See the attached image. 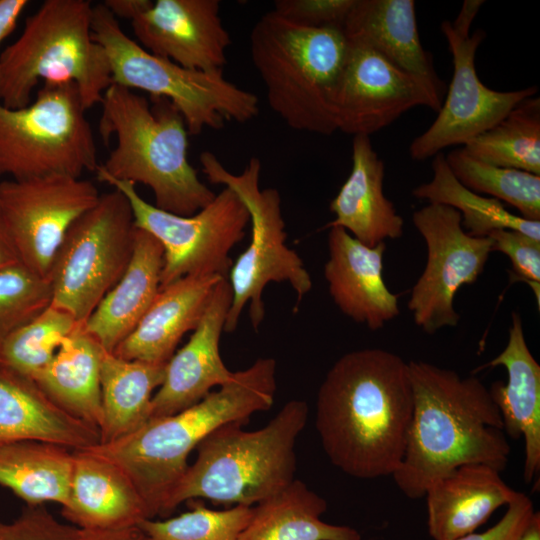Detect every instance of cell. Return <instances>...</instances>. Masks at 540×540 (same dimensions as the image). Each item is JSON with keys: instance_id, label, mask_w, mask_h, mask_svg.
Listing matches in <instances>:
<instances>
[{"instance_id": "cell-39", "label": "cell", "mask_w": 540, "mask_h": 540, "mask_svg": "<svg viewBox=\"0 0 540 540\" xmlns=\"http://www.w3.org/2000/svg\"><path fill=\"white\" fill-rule=\"evenodd\" d=\"M78 531L58 521L45 504H26L12 522L0 519V540H75Z\"/></svg>"}, {"instance_id": "cell-16", "label": "cell", "mask_w": 540, "mask_h": 540, "mask_svg": "<svg viewBox=\"0 0 540 540\" xmlns=\"http://www.w3.org/2000/svg\"><path fill=\"white\" fill-rule=\"evenodd\" d=\"M150 53L191 70H223L231 45L218 0H106Z\"/></svg>"}, {"instance_id": "cell-15", "label": "cell", "mask_w": 540, "mask_h": 540, "mask_svg": "<svg viewBox=\"0 0 540 540\" xmlns=\"http://www.w3.org/2000/svg\"><path fill=\"white\" fill-rule=\"evenodd\" d=\"M440 29L452 54L453 75L436 119L409 146L410 157L416 161L432 158L450 146H464L538 91L536 86L505 92L488 88L475 67L476 52L486 33L477 29L464 37L453 29L450 20L442 21Z\"/></svg>"}, {"instance_id": "cell-33", "label": "cell", "mask_w": 540, "mask_h": 540, "mask_svg": "<svg viewBox=\"0 0 540 540\" xmlns=\"http://www.w3.org/2000/svg\"><path fill=\"white\" fill-rule=\"evenodd\" d=\"M462 149L484 163L540 176V98L522 100Z\"/></svg>"}, {"instance_id": "cell-20", "label": "cell", "mask_w": 540, "mask_h": 540, "mask_svg": "<svg viewBox=\"0 0 540 540\" xmlns=\"http://www.w3.org/2000/svg\"><path fill=\"white\" fill-rule=\"evenodd\" d=\"M62 516L81 530H115L150 519L130 478L114 463L87 449L73 451Z\"/></svg>"}, {"instance_id": "cell-38", "label": "cell", "mask_w": 540, "mask_h": 540, "mask_svg": "<svg viewBox=\"0 0 540 540\" xmlns=\"http://www.w3.org/2000/svg\"><path fill=\"white\" fill-rule=\"evenodd\" d=\"M488 236L492 239V250L510 259V280L528 284L540 308V241L509 229H498Z\"/></svg>"}, {"instance_id": "cell-19", "label": "cell", "mask_w": 540, "mask_h": 540, "mask_svg": "<svg viewBox=\"0 0 540 540\" xmlns=\"http://www.w3.org/2000/svg\"><path fill=\"white\" fill-rule=\"evenodd\" d=\"M324 277L339 310L357 323L378 330L399 313L398 295L383 277L386 243L364 245L346 230L329 228Z\"/></svg>"}, {"instance_id": "cell-35", "label": "cell", "mask_w": 540, "mask_h": 540, "mask_svg": "<svg viewBox=\"0 0 540 540\" xmlns=\"http://www.w3.org/2000/svg\"><path fill=\"white\" fill-rule=\"evenodd\" d=\"M81 325L68 312L49 305L4 341L0 367L33 379Z\"/></svg>"}, {"instance_id": "cell-31", "label": "cell", "mask_w": 540, "mask_h": 540, "mask_svg": "<svg viewBox=\"0 0 540 540\" xmlns=\"http://www.w3.org/2000/svg\"><path fill=\"white\" fill-rule=\"evenodd\" d=\"M73 452L39 441L0 444V485L27 505L55 502L63 506L68 498Z\"/></svg>"}, {"instance_id": "cell-18", "label": "cell", "mask_w": 540, "mask_h": 540, "mask_svg": "<svg viewBox=\"0 0 540 540\" xmlns=\"http://www.w3.org/2000/svg\"><path fill=\"white\" fill-rule=\"evenodd\" d=\"M231 302V286L223 278L188 342L166 363L163 383L152 397L150 419L176 414L233 378L219 349Z\"/></svg>"}, {"instance_id": "cell-25", "label": "cell", "mask_w": 540, "mask_h": 540, "mask_svg": "<svg viewBox=\"0 0 540 540\" xmlns=\"http://www.w3.org/2000/svg\"><path fill=\"white\" fill-rule=\"evenodd\" d=\"M17 441L83 450L99 444L100 434L54 403L33 379L0 367V444Z\"/></svg>"}, {"instance_id": "cell-5", "label": "cell", "mask_w": 540, "mask_h": 540, "mask_svg": "<svg viewBox=\"0 0 540 540\" xmlns=\"http://www.w3.org/2000/svg\"><path fill=\"white\" fill-rule=\"evenodd\" d=\"M307 418V403L292 399L258 430H244L238 421L215 429L196 447L197 457L171 492L164 517L193 499L252 506L286 488L295 480V445Z\"/></svg>"}, {"instance_id": "cell-36", "label": "cell", "mask_w": 540, "mask_h": 540, "mask_svg": "<svg viewBox=\"0 0 540 540\" xmlns=\"http://www.w3.org/2000/svg\"><path fill=\"white\" fill-rule=\"evenodd\" d=\"M188 511L168 519H146L138 524L147 540H237L253 506L235 505L214 510L189 500Z\"/></svg>"}, {"instance_id": "cell-23", "label": "cell", "mask_w": 540, "mask_h": 540, "mask_svg": "<svg viewBox=\"0 0 540 540\" xmlns=\"http://www.w3.org/2000/svg\"><path fill=\"white\" fill-rule=\"evenodd\" d=\"M223 278L185 276L160 288L135 329L113 353L127 360L166 364L182 337L197 327Z\"/></svg>"}, {"instance_id": "cell-44", "label": "cell", "mask_w": 540, "mask_h": 540, "mask_svg": "<svg viewBox=\"0 0 540 540\" xmlns=\"http://www.w3.org/2000/svg\"><path fill=\"white\" fill-rule=\"evenodd\" d=\"M483 4V0H465L456 19L451 21L453 29L464 37L470 36L472 22Z\"/></svg>"}, {"instance_id": "cell-46", "label": "cell", "mask_w": 540, "mask_h": 540, "mask_svg": "<svg viewBox=\"0 0 540 540\" xmlns=\"http://www.w3.org/2000/svg\"><path fill=\"white\" fill-rule=\"evenodd\" d=\"M517 540H540V513L534 511L526 528Z\"/></svg>"}, {"instance_id": "cell-1", "label": "cell", "mask_w": 540, "mask_h": 540, "mask_svg": "<svg viewBox=\"0 0 540 540\" xmlns=\"http://www.w3.org/2000/svg\"><path fill=\"white\" fill-rule=\"evenodd\" d=\"M413 413L408 362L382 349L350 351L331 366L316 398L315 426L330 462L358 479L392 476Z\"/></svg>"}, {"instance_id": "cell-22", "label": "cell", "mask_w": 540, "mask_h": 540, "mask_svg": "<svg viewBox=\"0 0 540 540\" xmlns=\"http://www.w3.org/2000/svg\"><path fill=\"white\" fill-rule=\"evenodd\" d=\"M497 366L506 369L507 382H493L489 392L505 434L524 439L523 478L530 483L540 471V365L527 345L522 318L515 311L505 348L483 367Z\"/></svg>"}, {"instance_id": "cell-28", "label": "cell", "mask_w": 540, "mask_h": 540, "mask_svg": "<svg viewBox=\"0 0 540 540\" xmlns=\"http://www.w3.org/2000/svg\"><path fill=\"white\" fill-rule=\"evenodd\" d=\"M103 350L81 325L33 378L54 403L98 430L102 421L100 360Z\"/></svg>"}, {"instance_id": "cell-3", "label": "cell", "mask_w": 540, "mask_h": 540, "mask_svg": "<svg viewBox=\"0 0 540 540\" xmlns=\"http://www.w3.org/2000/svg\"><path fill=\"white\" fill-rule=\"evenodd\" d=\"M276 361L260 357L196 404L149 419L134 432L87 450L117 465L142 497L150 519L164 517L167 500L188 467V456L211 432L248 422L269 410L276 392Z\"/></svg>"}, {"instance_id": "cell-37", "label": "cell", "mask_w": 540, "mask_h": 540, "mask_svg": "<svg viewBox=\"0 0 540 540\" xmlns=\"http://www.w3.org/2000/svg\"><path fill=\"white\" fill-rule=\"evenodd\" d=\"M51 303L50 284L23 264L0 271V348L20 326Z\"/></svg>"}, {"instance_id": "cell-29", "label": "cell", "mask_w": 540, "mask_h": 540, "mask_svg": "<svg viewBox=\"0 0 540 540\" xmlns=\"http://www.w3.org/2000/svg\"><path fill=\"white\" fill-rule=\"evenodd\" d=\"M327 502L295 479L253 507L237 540H361L353 527L324 522Z\"/></svg>"}, {"instance_id": "cell-40", "label": "cell", "mask_w": 540, "mask_h": 540, "mask_svg": "<svg viewBox=\"0 0 540 540\" xmlns=\"http://www.w3.org/2000/svg\"><path fill=\"white\" fill-rule=\"evenodd\" d=\"M355 0H276L281 17L308 28L343 29Z\"/></svg>"}, {"instance_id": "cell-41", "label": "cell", "mask_w": 540, "mask_h": 540, "mask_svg": "<svg viewBox=\"0 0 540 540\" xmlns=\"http://www.w3.org/2000/svg\"><path fill=\"white\" fill-rule=\"evenodd\" d=\"M534 511L530 497L517 492L514 499L507 505L505 514L495 525L486 531L473 532L457 540H517Z\"/></svg>"}, {"instance_id": "cell-26", "label": "cell", "mask_w": 540, "mask_h": 540, "mask_svg": "<svg viewBox=\"0 0 540 540\" xmlns=\"http://www.w3.org/2000/svg\"><path fill=\"white\" fill-rule=\"evenodd\" d=\"M501 472L484 464L460 466L436 480L426 491L427 526L433 540H457L475 532L518 491Z\"/></svg>"}, {"instance_id": "cell-45", "label": "cell", "mask_w": 540, "mask_h": 540, "mask_svg": "<svg viewBox=\"0 0 540 540\" xmlns=\"http://www.w3.org/2000/svg\"><path fill=\"white\" fill-rule=\"evenodd\" d=\"M18 263V253L0 212V271Z\"/></svg>"}, {"instance_id": "cell-43", "label": "cell", "mask_w": 540, "mask_h": 540, "mask_svg": "<svg viewBox=\"0 0 540 540\" xmlns=\"http://www.w3.org/2000/svg\"><path fill=\"white\" fill-rule=\"evenodd\" d=\"M27 0H0V43L15 29Z\"/></svg>"}, {"instance_id": "cell-21", "label": "cell", "mask_w": 540, "mask_h": 540, "mask_svg": "<svg viewBox=\"0 0 540 540\" xmlns=\"http://www.w3.org/2000/svg\"><path fill=\"white\" fill-rule=\"evenodd\" d=\"M342 31L348 43L374 50L443 100L446 84L420 41L413 0H355Z\"/></svg>"}, {"instance_id": "cell-12", "label": "cell", "mask_w": 540, "mask_h": 540, "mask_svg": "<svg viewBox=\"0 0 540 540\" xmlns=\"http://www.w3.org/2000/svg\"><path fill=\"white\" fill-rule=\"evenodd\" d=\"M96 176L127 197L135 226L162 245L160 288L185 276L228 277L233 264L230 251L244 238L250 224L249 211L236 192L225 187L195 214L181 216L145 201L131 182L99 172Z\"/></svg>"}, {"instance_id": "cell-27", "label": "cell", "mask_w": 540, "mask_h": 540, "mask_svg": "<svg viewBox=\"0 0 540 540\" xmlns=\"http://www.w3.org/2000/svg\"><path fill=\"white\" fill-rule=\"evenodd\" d=\"M163 264L160 242L136 227L124 274L82 325L105 351L113 353L140 322L159 292Z\"/></svg>"}, {"instance_id": "cell-11", "label": "cell", "mask_w": 540, "mask_h": 540, "mask_svg": "<svg viewBox=\"0 0 540 540\" xmlns=\"http://www.w3.org/2000/svg\"><path fill=\"white\" fill-rule=\"evenodd\" d=\"M135 229L127 197L116 189L100 194L95 206L71 225L55 253L47 276L50 305L83 325L124 274Z\"/></svg>"}, {"instance_id": "cell-4", "label": "cell", "mask_w": 540, "mask_h": 540, "mask_svg": "<svg viewBox=\"0 0 540 540\" xmlns=\"http://www.w3.org/2000/svg\"><path fill=\"white\" fill-rule=\"evenodd\" d=\"M147 98L112 84L104 92L99 132L116 146L96 172L148 186L155 206L190 216L215 198L188 161V131L176 107L167 99ZM95 172V173H96Z\"/></svg>"}, {"instance_id": "cell-8", "label": "cell", "mask_w": 540, "mask_h": 540, "mask_svg": "<svg viewBox=\"0 0 540 540\" xmlns=\"http://www.w3.org/2000/svg\"><path fill=\"white\" fill-rule=\"evenodd\" d=\"M91 28L107 54L112 84L169 100L182 115L189 134L258 116L256 94L228 81L223 70H191L150 53L123 32L103 3L93 6Z\"/></svg>"}, {"instance_id": "cell-30", "label": "cell", "mask_w": 540, "mask_h": 540, "mask_svg": "<svg viewBox=\"0 0 540 540\" xmlns=\"http://www.w3.org/2000/svg\"><path fill=\"white\" fill-rule=\"evenodd\" d=\"M165 368L166 364L127 360L103 350L100 444L124 437L150 419L153 392L163 383Z\"/></svg>"}, {"instance_id": "cell-14", "label": "cell", "mask_w": 540, "mask_h": 540, "mask_svg": "<svg viewBox=\"0 0 540 540\" xmlns=\"http://www.w3.org/2000/svg\"><path fill=\"white\" fill-rule=\"evenodd\" d=\"M99 197L91 181L62 174L0 181V212L20 263L47 279L68 229Z\"/></svg>"}, {"instance_id": "cell-2", "label": "cell", "mask_w": 540, "mask_h": 540, "mask_svg": "<svg viewBox=\"0 0 540 540\" xmlns=\"http://www.w3.org/2000/svg\"><path fill=\"white\" fill-rule=\"evenodd\" d=\"M413 413L404 457L392 475L399 490L420 499L438 479L467 464L502 472L510 444L489 388L476 376L425 361L408 362Z\"/></svg>"}, {"instance_id": "cell-34", "label": "cell", "mask_w": 540, "mask_h": 540, "mask_svg": "<svg viewBox=\"0 0 540 540\" xmlns=\"http://www.w3.org/2000/svg\"><path fill=\"white\" fill-rule=\"evenodd\" d=\"M445 159L453 175L466 188L515 207L525 219L540 221L539 175L484 163L462 148L452 150Z\"/></svg>"}, {"instance_id": "cell-7", "label": "cell", "mask_w": 540, "mask_h": 540, "mask_svg": "<svg viewBox=\"0 0 540 540\" xmlns=\"http://www.w3.org/2000/svg\"><path fill=\"white\" fill-rule=\"evenodd\" d=\"M89 0H46L25 19L19 38L0 54V102L30 104L41 82H72L87 109L112 85L104 48L92 36Z\"/></svg>"}, {"instance_id": "cell-6", "label": "cell", "mask_w": 540, "mask_h": 540, "mask_svg": "<svg viewBox=\"0 0 540 540\" xmlns=\"http://www.w3.org/2000/svg\"><path fill=\"white\" fill-rule=\"evenodd\" d=\"M347 52L342 30L300 26L273 10L250 33L251 60L264 83L267 103L298 131H337L335 97Z\"/></svg>"}, {"instance_id": "cell-13", "label": "cell", "mask_w": 540, "mask_h": 540, "mask_svg": "<svg viewBox=\"0 0 540 540\" xmlns=\"http://www.w3.org/2000/svg\"><path fill=\"white\" fill-rule=\"evenodd\" d=\"M412 222L426 243L427 262L407 306L415 324L434 334L458 325L455 296L482 274L493 252L492 239L469 235L460 213L442 204L428 203L413 213Z\"/></svg>"}, {"instance_id": "cell-24", "label": "cell", "mask_w": 540, "mask_h": 540, "mask_svg": "<svg viewBox=\"0 0 540 540\" xmlns=\"http://www.w3.org/2000/svg\"><path fill=\"white\" fill-rule=\"evenodd\" d=\"M384 176L385 165L370 136H353L352 168L330 203L335 217L326 228H343L369 247L400 238L404 220L384 194Z\"/></svg>"}, {"instance_id": "cell-9", "label": "cell", "mask_w": 540, "mask_h": 540, "mask_svg": "<svg viewBox=\"0 0 540 540\" xmlns=\"http://www.w3.org/2000/svg\"><path fill=\"white\" fill-rule=\"evenodd\" d=\"M200 163L209 182L224 185L236 192L250 215V243L233 262L227 277L232 302L224 332L235 331L247 304L252 327L257 330L265 317L263 292L267 284L288 282L297 295V308L312 289L311 276L301 257L286 244L279 191L259 187L260 160L251 157L238 174L228 171L209 151L201 153Z\"/></svg>"}, {"instance_id": "cell-17", "label": "cell", "mask_w": 540, "mask_h": 540, "mask_svg": "<svg viewBox=\"0 0 540 540\" xmlns=\"http://www.w3.org/2000/svg\"><path fill=\"white\" fill-rule=\"evenodd\" d=\"M442 102L424 81L398 69L374 50L348 43L335 97L337 131L370 136L414 107L438 112Z\"/></svg>"}, {"instance_id": "cell-42", "label": "cell", "mask_w": 540, "mask_h": 540, "mask_svg": "<svg viewBox=\"0 0 540 540\" xmlns=\"http://www.w3.org/2000/svg\"><path fill=\"white\" fill-rule=\"evenodd\" d=\"M75 540H147L138 526L115 530H81Z\"/></svg>"}, {"instance_id": "cell-10", "label": "cell", "mask_w": 540, "mask_h": 540, "mask_svg": "<svg viewBox=\"0 0 540 540\" xmlns=\"http://www.w3.org/2000/svg\"><path fill=\"white\" fill-rule=\"evenodd\" d=\"M86 108L72 82L44 83L35 100L11 109L0 102V177L24 180L96 172L97 148Z\"/></svg>"}, {"instance_id": "cell-32", "label": "cell", "mask_w": 540, "mask_h": 540, "mask_svg": "<svg viewBox=\"0 0 540 540\" xmlns=\"http://www.w3.org/2000/svg\"><path fill=\"white\" fill-rule=\"evenodd\" d=\"M433 177L415 187V198L457 210L463 229L474 237H487L492 231L509 229L540 241V221H531L505 209L502 202L484 197L463 186L450 170L445 155L433 157Z\"/></svg>"}]
</instances>
